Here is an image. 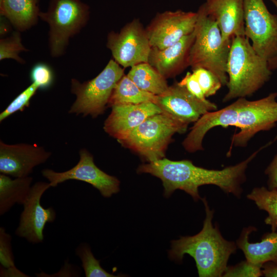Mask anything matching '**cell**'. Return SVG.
I'll list each match as a JSON object with an SVG mask.
<instances>
[{
	"instance_id": "3957f363",
	"label": "cell",
	"mask_w": 277,
	"mask_h": 277,
	"mask_svg": "<svg viewBox=\"0 0 277 277\" xmlns=\"http://www.w3.org/2000/svg\"><path fill=\"white\" fill-rule=\"evenodd\" d=\"M271 73L246 36L233 37L227 62L228 91L223 102L252 95L270 80Z\"/></svg>"
},
{
	"instance_id": "ba28073f",
	"label": "cell",
	"mask_w": 277,
	"mask_h": 277,
	"mask_svg": "<svg viewBox=\"0 0 277 277\" xmlns=\"http://www.w3.org/2000/svg\"><path fill=\"white\" fill-rule=\"evenodd\" d=\"M245 35L255 52L277 69V15L271 13L264 0H243Z\"/></svg>"
},
{
	"instance_id": "8992f818",
	"label": "cell",
	"mask_w": 277,
	"mask_h": 277,
	"mask_svg": "<svg viewBox=\"0 0 277 277\" xmlns=\"http://www.w3.org/2000/svg\"><path fill=\"white\" fill-rule=\"evenodd\" d=\"M89 7L82 0H50L46 12L39 18L49 26V47L53 57L63 55L69 39L87 24Z\"/></svg>"
},
{
	"instance_id": "ac0fdd59",
	"label": "cell",
	"mask_w": 277,
	"mask_h": 277,
	"mask_svg": "<svg viewBox=\"0 0 277 277\" xmlns=\"http://www.w3.org/2000/svg\"><path fill=\"white\" fill-rule=\"evenodd\" d=\"M194 37L193 31L164 49L151 47L148 63L165 78L176 75L189 66V54Z\"/></svg>"
},
{
	"instance_id": "4fadbf2b",
	"label": "cell",
	"mask_w": 277,
	"mask_h": 277,
	"mask_svg": "<svg viewBox=\"0 0 277 277\" xmlns=\"http://www.w3.org/2000/svg\"><path fill=\"white\" fill-rule=\"evenodd\" d=\"M155 104L162 113L188 125L205 113L217 110L215 103L198 98L178 83L157 95Z\"/></svg>"
},
{
	"instance_id": "4316f807",
	"label": "cell",
	"mask_w": 277,
	"mask_h": 277,
	"mask_svg": "<svg viewBox=\"0 0 277 277\" xmlns=\"http://www.w3.org/2000/svg\"><path fill=\"white\" fill-rule=\"evenodd\" d=\"M22 43L19 31L14 32L10 36L0 40V60L12 58L21 64L24 61L19 56L21 52L27 51Z\"/></svg>"
},
{
	"instance_id": "e575fe53",
	"label": "cell",
	"mask_w": 277,
	"mask_h": 277,
	"mask_svg": "<svg viewBox=\"0 0 277 277\" xmlns=\"http://www.w3.org/2000/svg\"><path fill=\"white\" fill-rule=\"evenodd\" d=\"M262 271L263 275L266 277H277V265L271 262L264 264Z\"/></svg>"
},
{
	"instance_id": "484cf974",
	"label": "cell",
	"mask_w": 277,
	"mask_h": 277,
	"mask_svg": "<svg viewBox=\"0 0 277 277\" xmlns=\"http://www.w3.org/2000/svg\"><path fill=\"white\" fill-rule=\"evenodd\" d=\"M75 253L82 261V267L86 277H115L121 276L110 273L103 269L91 252L90 246L83 243L76 248Z\"/></svg>"
},
{
	"instance_id": "d6a6232c",
	"label": "cell",
	"mask_w": 277,
	"mask_h": 277,
	"mask_svg": "<svg viewBox=\"0 0 277 277\" xmlns=\"http://www.w3.org/2000/svg\"><path fill=\"white\" fill-rule=\"evenodd\" d=\"M184 86L191 94L201 100H206L201 86L195 75L191 72H187L183 79L178 83Z\"/></svg>"
},
{
	"instance_id": "8d00e7d4",
	"label": "cell",
	"mask_w": 277,
	"mask_h": 277,
	"mask_svg": "<svg viewBox=\"0 0 277 277\" xmlns=\"http://www.w3.org/2000/svg\"><path fill=\"white\" fill-rule=\"evenodd\" d=\"M275 7L277 10V0H269Z\"/></svg>"
},
{
	"instance_id": "44dd1931",
	"label": "cell",
	"mask_w": 277,
	"mask_h": 277,
	"mask_svg": "<svg viewBox=\"0 0 277 277\" xmlns=\"http://www.w3.org/2000/svg\"><path fill=\"white\" fill-rule=\"evenodd\" d=\"M39 0H0V13L18 31L35 25L39 18Z\"/></svg>"
},
{
	"instance_id": "1f68e13d",
	"label": "cell",
	"mask_w": 277,
	"mask_h": 277,
	"mask_svg": "<svg viewBox=\"0 0 277 277\" xmlns=\"http://www.w3.org/2000/svg\"><path fill=\"white\" fill-rule=\"evenodd\" d=\"M11 236L3 227L0 228V264L6 269L15 268L12 251Z\"/></svg>"
},
{
	"instance_id": "d590c367",
	"label": "cell",
	"mask_w": 277,
	"mask_h": 277,
	"mask_svg": "<svg viewBox=\"0 0 277 277\" xmlns=\"http://www.w3.org/2000/svg\"><path fill=\"white\" fill-rule=\"evenodd\" d=\"M0 275L1 276H28V275L18 270L16 267L10 269H6L2 266H1Z\"/></svg>"
},
{
	"instance_id": "5b68a950",
	"label": "cell",
	"mask_w": 277,
	"mask_h": 277,
	"mask_svg": "<svg viewBox=\"0 0 277 277\" xmlns=\"http://www.w3.org/2000/svg\"><path fill=\"white\" fill-rule=\"evenodd\" d=\"M188 126L163 113H157L147 118L118 142L146 161L152 162L165 157L172 136L185 132Z\"/></svg>"
},
{
	"instance_id": "2e32d148",
	"label": "cell",
	"mask_w": 277,
	"mask_h": 277,
	"mask_svg": "<svg viewBox=\"0 0 277 277\" xmlns=\"http://www.w3.org/2000/svg\"><path fill=\"white\" fill-rule=\"evenodd\" d=\"M161 113V109L152 102L113 106L104 122V129L118 141L125 138L147 118Z\"/></svg>"
},
{
	"instance_id": "cb8c5ba5",
	"label": "cell",
	"mask_w": 277,
	"mask_h": 277,
	"mask_svg": "<svg viewBox=\"0 0 277 277\" xmlns=\"http://www.w3.org/2000/svg\"><path fill=\"white\" fill-rule=\"evenodd\" d=\"M143 90L160 95L168 88L166 78L148 63H142L131 67L127 75Z\"/></svg>"
},
{
	"instance_id": "277c9868",
	"label": "cell",
	"mask_w": 277,
	"mask_h": 277,
	"mask_svg": "<svg viewBox=\"0 0 277 277\" xmlns=\"http://www.w3.org/2000/svg\"><path fill=\"white\" fill-rule=\"evenodd\" d=\"M197 13L189 66L192 70L196 68L209 70L219 78L223 86H227V62L232 39L223 41L220 28L207 13L204 4L200 6Z\"/></svg>"
},
{
	"instance_id": "f1b7e54d",
	"label": "cell",
	"mask_w": 277,
	"mask_h": 277,
	"mask_svg": "<svg viewBox=\"0 0 277 277\" xmlns=\"http://www.w3.org/2000/svg\"><path fill=\"white\" fill-rule=\"evenodd\" d=\"M38 89V88L36 85L32 83L22 92L0 113V122H2L8 116L18 111H23L26 107L28 106L31 98L35 94Z\"/></svg>"
},
{
	"instance_id": "d4e9b609",
	"label": "cell",
	"mask_w": 277,
	"mask_h": 277,
	"mask_svg": "<svg viewBox=\"0 0 277 277\" xmlns=\"http://www.w3.org/2000/svg\"><path fill=\"white\" fill-rule=\"evenodd\" d=\"M258 208L266 211L268 215L264 222L271 227V231L277 230V189H269L264 186L254 188L247 195Z\"/></svg>"
},
{
	"instance_id": "9a60e30c",
	"label": "cell",
	"mask_w": 277,
	"mask_h": 277,
	"mask_svg": "<svg viewBox=\"0 0 277 277\" xmlns=\"http://www.w3.org/2000/svg\"><path fill=\"white\" fill-rule=\"evenodd\" d=\"M51 155L50 152L36 145H9L1 141L0 172L14 177L28 176L35 167L46 162Z\"/></svg>"
},
{
	"instance_id": "5bb4252c",
	"label": "cell",
	"mask_w": 277,
	"mask_h": 277,
	"mask_svg": "<svg viewBox=\"0 0 277 277\" xmlns=\"http://www.w3.org/2000/svg\"><path fill=\"white\" fill-rule=\"evenodd\" d=\"M197 18V12L181 10L157 14L146 29L151 47L163 49L176 43L194 31Z\"/></svg>"
},
{
	"instance_id": "7402d4cb",
	"label": "cell",
	"mask_w": 277,
	"mask_h": 277,
	"mask_svg": "<svg viewBox=\"0 0 277 277\" xmlns=\"http://www.w3.org/2000/svg\"><path fill=\"white\" fill-rule=\"evenodd\" d=\"M30 176L15 177L0 174V215L7 212L15 204L23 205L31 189Z\"/></svg>"
},
{
	"instance_id": "9c48e42d",
	"label": "cell",
	"mask_w": 277,
	"mask_h": 277,
	"mask_svg": "<svg viewBox=\"0 0 277 277\" xmlns=\"http://www.w3.org/2000/svg\"><path fill=\"white\" fill-rule=\"evenodd\" d=\"M240 106L236 127L240 129L231 139L235 147H246L258 132L269 131L277 123V92L254 101L239 98Z\"/></svg>"
},
{
	"instance_id": "836d02e7",
	"label": "cell",
	"mask_w": 277,
	"mask_h": 277,
	"mask_svg": "<svg viewBox=\"0 0 277 277\" xmlns=\"http://www.w3.org/2000/svg\"><path fill=\"white\" fill-rule=\"evenodd\" d=\"M265 174L268 177V188L277 189V153L266 168Z\"/></svg>"
},
{
	"instance_id": "7c38bea8",
	"label": "cell",
	"mask_w": 277,
	"mask_h": 277,
	"mask_svg": "<svg viewBox=\"0 0 277 277\" xmlns=\"http://www.w3.org/2000/svg\"><path fill=\"white\" fill-rule=\"evenodd\" d=\"M51 187L49 182H36L31 186L30 193L23 205L24 209L15 233L29 243L43 242L46 224L53 222L56 219L55 211L52 207L44 208L41 204L43 194Z\"/></svg>"
},
{
	"instance_id": "f546056e",
	"label": "cell",
	"mask_w": 277,
	"mask_h": 277,
	"mask_svg": "<svg viewBox=\"0 0 277 277\" xmlns=\"http://www.w3.org/2000/svg\"><path fill=\"white\" fill-rule=\"evenodd\" d=\"M54 73L52 68L47 64L38 63L32 68L30 77L32 83L38 89L45 90L49 88L54 81Z\"/></svg>"
},
{
	"instance_id": "4dcf8cb0",
	"label": "cell",
	"mask_w": 277,
	"mask_h": 277,
	"mask_svg": "<svg viewBox=\"0 0 277 277\" xmlns=\"http://www.w3.org/2000/svg\"><path fill=\"white\" fill-rule=\"evenodd\" d=\"M262 267L246 260L234 266H227L222 276L259 277L263 275Z\"/></svg>"
},
{
	"instance_id": "8fae6325",
	"label": "cell",
	"mask_w": 277,
	"mask_h": 277,
	"mask_svg": "<svg viewBox=\"0 0 277 277\" xmlns=\"http://www.w3.org/2000/svg\"><path fill=\"white\" fill-rule=\"evenodd\" d=\"M77 164L64 172H56L49 169L42 171L51 187L66 181L74 180L86 182L97 189L104 197H110L120 191V182L115 176L108 174L96 166L93 155L86 149L79 152Z\"/></svg>"
},
{
	"instance_id": "6da1fadb",
	"label": "cell",
	"mask_w": 277,
	"mask_h": 277,
	"mask_svg": "<svg viewBox=\"0 0 277 277\" xmlns=\"http://www.w3.org/2000/svg\"><path fill=\"white\" fill-rule=\"evenodd\" d=\"M263 148L240 163L222 170L198 167L187 160L172 161L164 157L140 165L137 172L149 173L160 179L164 187V196L167 198L180 189L197 202L202 199L199 188L205 185H215L225 193L240 198L243 192L242 185L246 180L248 166Z\"/></svg>"
},
{
	"instance_id": "e0dca14e",
	"label": "cell",
	"mask_w": 277,
	"mask_h": 277,
	"mask_svg": "<svg viewBox=\"0 0 277 277\" xmlns=\"http://www.w3.org/2000/svg\"><path fill=\"white\" fill-rule=\"evenodd\" d=\"M240 100L220 109L209 111L202 115L194 123L182 143L185 149L191 153L203 150V140L212 128L221 126L236 127Z\"/></svg>"
},
{
	"instance_id": "30bf717a",
	"label": "cell",
	"mask_w": 277,
	"mask_h": 277,
	"mask_svg": "<svg viewBox=\"0 0 277 277\" xmlns=\"http://www.w3.org/2000/svg\"><path fill=\"white\" fill-rule=\"evenodd\" d=\"M107 47L114 60L124 68L148 63L151 49L146 29L137 19L126 24L118 33L110 32Z\"/></svg>"
},
{
	"instance_id": "7a4b0ae2",
	"label": "cell",
	"mask_w": 277,
	"mask_h": 277,
	"mask_svg": "<svg viewBox=\"0 0 277 277\" xmlns=\"http://www.w3.org/2000/svg\"><path fill=\"white\" fill-rule=\"evenodd\" d=\"M201 200L206 213L202 229L194 235L172 241L168 256L181 263L184 255L189 254L195 262L199 276H222L230 255L238 247L236 243L223 237L216 224L213 225L214 210L210 209L205 197Z\"/></svg>"
},
{
	"instance_id": "ffe728a7",
	"label": "cell",
	"mask_w": 277,
	"mask_h": 277,
	"mask_svg": "<svg viewBox=\"0 0 277 277\" xmlns=\"http://www.w3.org/2000/svg\"><path fill=\"white\" fill-rule=\"evenodd\" d=\"M257 229L252 226L244 228L236 240L237 247L242 250L246 260L262 267L267 262L277 265V232L265 233L261 241L256 243L249 241L250 234Z\"/></svg>"
},
{
	"instance_id": "603a6c76",
	"label": "cell",
	"mask_w": 277,
	"mask_h": 277,
	"mask_svg": "<svg viewBox=\"0 0 277 277\" xmlns=\"http://www.w3.org/2000/svg\"><path fill=\"white\" fill-rule=\"evenodd\" d=\"M156 97V95L140 89L127 75H124L113 89L107 106L155 103Z\"/></svg>"
},
{
	"instance_id": "52a82bcc",
	"label": "cell",
	"mask_w": 277,
	"mask_h": 277,
	"mask_svg": "<svg viewBox=\"0 0 277 277\" xmlns=\"http://www.w3.org/2000/svg\"><path fill=\"white\" fill-rule=\"evenodd\" d=\"M124 69L114 60H111L104 69L93 79L80 83L71 81V93L76 100L69 113L90 115L95 118L104 113L113 89L124 75Z\"/></svg>"
},
{
	"instance_id": "d6986e66",
	"label": "cell",
	"mask_w": 277,
	"mask_h": 277,
	"mask_svg": "<svg viewBox=\"0 0 277 277\" xmlns=\"http://www.w3.org/2000/svg\"><path fill=\"white\" fill-rule=\"evenodd\" d=\"M204 5L208 14L216 22L223 41L245 35L243 0H207Z\"/></svg>"
},
{
	"instance_id": "83f0119b",
	"label": "cell",
	"mask_w": 277,
	"mask_h": 277,
	"mask_svg": "<svg viewBox=\"0 0 277 277\" xmlns=\"http://www.w3.org/2000/svg\"><path fill=\"white\" fill-rule=\"evenodd\" d=\"M192 72L206 98L214 95L223 86L219 78L208 69L196 68L192 69Z\"/></svg>"
}]
</instances>
